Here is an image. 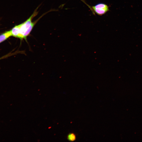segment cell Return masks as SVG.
Instances as JSON below:
<instances>
[{"label": "cell", "instance_id": "6da1fadb", "mask_svg": "<svg viewBox=\"0 0 142 142\" xmlns=\"http://www.w3.org/2000/svg\"><path fill=\"white\" fill-rule=\"evenodd\" d=\"M38 13V12L37 10H36L33 14L26 21L18 25L19 34L18 38L21 40L24 39L27 40V37L30 33L38 21H32L33 18Z\"/></svg>", "mask_w": 142, "mask_h": 142}, {"label": "cell", "instance_id": "7a4b0ae2", "mask_svg": "<svg viewBox=\"0 0 142 142\" xmlns=\"http://www.w3.org/2000/svg\"><path fill=\"white\" fill-rule=\"evenodd\" d=\"M95 13L99 16H102L109 11V6L103 3H98L92 7Z\"/></svg>", "mask_w": 142, "mask_h": 142}, {"label": "cell", "instance_id": "3957f363", "mask_svg": "<svg viewBox=\"0 0 142 142\" xmlns=\"http://www.w3.org/2000/svg\"><path fill=\"white\" fill-rule=\"evenodd\" d=\"M12 36L11 30L7 31L0 35V43Z\"/></svg>", "mask_w": 142, "mask_h": 142}, {"label": "cell", "instance_id": "277c9868", "mask_svg": "<svg viewBox=\"0 0 142 142\" xmlns=\"http://www.w3.org/2000/svg\"><path fill=\"white\" fill-rule=\"evenodd\" d=\"M76 136L74 134L72 133L69 134L67 136L68 139L70 141H73L76 139Z\"/></svg>", "mask_w": 142, "mask_h": 142}, {"label": "cell", "instance_id": "5b68a950", "mask_svg": "<svg viewBox=\"0 0 142 142\" xmlns=\"http://www.w3.org/2000/svg\"><path fill=\"white\" fill-rule=\"evenodd\" d=\"M17 53V52H16L14 53H9V54H8L5 55H4L1 58H0V60L1 59H3V58H6V57H8V56H9L10 55H14V54H16V53Z\"/></svg>", "mask_w": 142, "mask_h": 142}, {"label": "cell", "instance_id": "8992f818", "mask_svg": "<svg viewBox=\"0 0 142 142\" xmlns=\"http://www.w3.org/2000/svg\"><path fill=\"white\" fill-rule=\"evenodd\" d=\"M81 1H82V2H83V3H84L90 9V10H92V7H91L88 4L85 2V1L84 0H80Z\"/></svg>", "mask_w": 142, "mask_h": 142}]
</instances>
